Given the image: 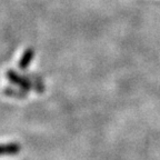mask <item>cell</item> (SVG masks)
<instances>
[{"instance_id": "3957f363", "label": "cell", "mask_w": 160, "mask_h": 160, "mask_svg": "<svg viewBox=\"0 0 160 160\" xmlns=\"http://www.w3.org/2000/svg\"><path fill=\"white\" fill-rule=\"evenodd\" d=\"M20 146L17 143L0 145V155H16L19 152Z\"/></svg>"}, {"instance_id": "277c9868", "label": "cell", "mask_w": 160, "mask_h": 160, "mask_svg": "<svg viewBox=\"0 0 160 160\" xmlns=\"http://www.w3.org/2000/svg\"><path fill=\"white\" fill-rule=\"evenodd\" d=\"M5 93L8 96H12V97H25L26 96V91L21 90V91H13L12 88H6L5 89Z\"/></svg>"}, {"instance_id": "6da1fadb", "label": "cell", "mask_w": 160, "mask_h": 160, "mask_svg": "<svg viewBox=\"0 0 160 160\" xmlns=\"http://www.w3.org/2000/svg\"><path fill=\"white\" fill-rule=\"evenodd\" d=\"M7 78L11 81V82L19 86V87L21 88V90H23V91H28V90H30L31 87H32V81H31L29 78L18 75V73L15 72L13 70H8Z\"/></svg>"}, {"instance_id": "7a4b0ae2", "label": "cell", "mask_w": 160, "mask_h": 160, "mask_svg": "<svg viewBox=\"0 0 160 160\" xmlns=\"http://www.w3.org/2000/svg\"><path fill=\"white\" fill-rule=\"evenodd\" d=\"M33 58V51L31 49H27L23 52L22 57L20 59L19 61V68L20 69H27L29 67L30 62H31V60Z\"/></svg>"}]
</instances>
